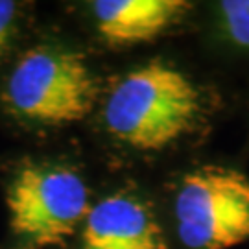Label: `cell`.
<instances>
[{
    "instance_id": "obj_5",
    "label": "cell",
    "mask_w": 249,
    "mask_h": 249,
    "mask_svg": "<svg viewBox=\"0 0 249 249\" xmlns=\"http://www.w3.org/2000/svg\"><path fill=\"white\" fill-rule=\"evenodd\" d=\"M80 249H164L155 214L142 197L115 192L90 205Z\"/></svg>"
},
{
    "instance_id": "obj_1",
    "label": "cell",
    "mask_w": 249,
    "mask_h": 249,
    "mask_svg": "<svg viewBox=\"0 0 249 249\" xmlns=\"http://www.w3.org/2000/svg\"><path fill=\"white\" fill-rule=\"evenodd\" d=\"M203 111L201 90L178 67L153 59L127 71L102 107L106 131L135 151H162L187 137Z\"/></svg>"
},
{
    "instance_id": "obj_3",
    "label": "cell",
    "mask_w": 249,
    "mask_h": 249,
    "mask_svg": "<svg viewBox=\"0 0 249 249\" xmlns=\"http://www.w3.org/2000/svg\"><path fill=\"white\" fill-rule=\"evenodd\" d=\"M6 205L9 227L24 249L59 246L81 229L90 192L80 172L59 162L26 164L13 176Z\"/></svg>"
},
{
    "instance_id": "obj_2",
    "label": "cell",
    "mask_w": 249,
    "mask_h": 249,
    "mask_svg": "<svg viewBox=\"0 0 249 249\" xmlns=\"http://www.w3.org/2000/svg\"><path fill=\"white\" fill-rule=\"evenodd\" d=\"M98 98V81L85 57L57 45L30 48L11 67L2 100L18 120L61 127L87 118Z\"/></svg>"
},
{
    "instance_id": "obj_6",
    "label": "cell",
    "mask_w": 249,
    "mask_h": 249,
    "mask_svg": "<svg viewBox=\"0 0 249 249\" xmlns=\"http://www.w3.org/2000/svg\"><path fill=\"white\" fill-rule=\"evenodd\" d=\"M188 8L183 0H96L89 9L100 39L118 48L155 41Z\"/></svg>"
},
{
    "instance_id": "obj_7",
    "label": "cell",
    "mask_w": 249,
    "mask_h": 249,
    "mask_svg": "<svg viewBox=\"0 0 249 249\" xmlns=\"http://www.w3.org/2000/svg\"><path fill=\"white\" fill-rule=\"evenodd\" d=\"M220 28L234 48L249 53V0H223L218 4Z\"/></svg>"
},
{
    "instance_id": "obj_8",
    "label": "cell",
    "mask_w": 249,
    "mask_h": 249,
    "mask_svg": "<svg viewBox=\"0 0 249 249\" xmlns=\"http://www.w3.org/2000/svg\"><path fill=\"white\" fill-rule=\"evenodd\" d=\"M18 4L11 0H0V59L8 50L11 37L15 32V20H17Z\"/></svg>"
},
{
    "instance_id": "obj_4",
    "label": "cell",
    "mask_w": 249,
    "mask_h": 249,
    "mask_svg": "<svg viewBox=\"0 0 249 249\" xmlns=\"http://www.w3.org/2000/svg\"><path fill=\"white\" fill-rule=\"evenodd\" d=\"M174 225L185 249H231L249 240V178L222 164H201L179 179Z\"/></svg>"
}]
</instances>
